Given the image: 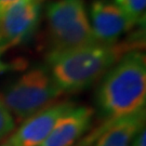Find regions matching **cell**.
Listing matches in <instances>:
<instances>
[{
    "mask_svg": "<svg viewBox=\"0 0 146 146\" xmlns=\"http://www.w3.org/2000/svg\"><path fill=\"white\" fill-rule=\"evenodd\" d=\"M15 128V120L0 98V141L11 134Z\"/></svg>",
    "mask_w": 146,
    "mask_h": 146,
    "instance_id": "cell-11",
    "label": "cell"
},
{
    "mask_svg": "<svg viewBox=\"0 0 146 146\" xmlns=\"http://www.w3.org/2000/svg\"><path fill=\"white\" fill-rule=\"evenodd\" d=\"M62 94L46 66L31 68L5 90L2 96L8 110L19 121L43 110Z\"/></svg>",
    "mask_w": 146,
    "mask_h": 146,
    "instance_id": "cell-3",
    "label": "cell"
},
{
    "mask_svg": "<svg viewBox=\"0 0 146 146\" xmlns=\"http://www.w3.org/2000/svg\"><path fill=\"white\" fill-rule=\"evenodd\" d=\"M43 0H22L0 19V40L7 49L28 41L39 26Z\"/></svg>",
    "mask_w": 146,
    "mask_h": 146,
    "instance_id": "cell-5",
    "label": "cell"
},
{
    "mask_svg": "<svg viewBox=\"0 0 146 146\" xmlns=\"http://www.w3.org/2000/svg\"><path fill=\"white\" fill-rule=\"evenodd\" d=\"M93 116L94 110L88 106H75L58 120L39 146H74L89 131Z\"/></svg>",
    "mask_w": 146,
    "mask_h": 146,
    "instance_id": "cell-9",
    "label": "cell"
},
{
    "mask_svg": "<svg viewBox=\"0 0 146 146\" xmlns=\"http://www.w3.org/2000/svg\"><path fill=\"white\" fill-rule=\"evenodd\" d=\"M3 51H0V74L5 73L7 70H9L10 69V65H8L7 63H5L2 61V58H1V54H2Z\"/></svg>",
    "mask_w": 146,
    "mask_h": 146,
    "instance_id": "cell-14",
    "label": "cell"
},
{
    "mask_svg": "<svg viewBox=\"0 0 146 146\" xmlns=\"http://www.w3.org/2000/svg\"><path fill=\"white\" fill-rule=\"evenodd\" d=\"M20 1L22 0H0V19L11 7H13Z\"/></svg>",
    "mask_w": 146,
    "mask_h": 146,
    "instance_id": "cell-13",
    "label": "cell"
},
{
    "mask_svg": "<svg viewBox=\"0 0 146 146\" xmlns=\"http://www.w3.org/2000/svg\"><path fill=\"white\" fill-rule=\"evenodd\" d=\"M144 127L145 107L114 121L103 122L77 146H87L93 141H96L94 146H131L135 134Z\"/></svg>",
    "mask_w": 146,
    "mask_h": 146,
    "instance_id": "cell-8",
    "label": "cell"
},
{
    "mask_svg": "<svg viewBox=\"0 0 146 146\" xmlns=\"http://www.w3.org/2000/svg\"><path fill=\"white\" fill-rule=\"evenodd\" d=\"M5 49H7V48L2 44V42H1V40H0V51H5Z\"/></svg>",
    "mask_w": 146,
    "mask_h": 146,
    "instance_id": "cell-15",
    "label": "cell"
},
{
    "mask_svg": "<svg viewBox=\"0 0 146 146\" xmlns=\"http://www.w3.org/2000/svg\"><path fill=\"white\" fill-rule=\"evenodd\" d=\"M146 58L142 50L125 54L101 78L95 103L104 122L145 107Z\"/></svg>",
    "mask_w": 146,
    "mask_h": 146,
    "instance_id": "cell-2",
    "label": "cell"
},
{
    "mask_svg": "<svg viewBox=\"0 0 146 146\" xmlns=\"http://www.w3.org/2000/svg\"><path fill=\"white\" fill-rule=\"evenodd\" d=\"M88 15L92 34L101 43H115L133 27L113 0H93Z\"/></svg>",
    "mask_w": 146,
    "mask_h": 146,
    "instance_id": "cell-7",
    "label": "cell"
},
{
    "mask_svg": "<svg viewBox=\"0 0 146 146\" xmlns=\"http://www.w3.org/2000/svg\"><path fill=\"white\" fill-rule=\"evenodd\" d=\"M131 146H146V130L145 127L135 134Z\"/></svg>",
    "mask_w": 146,
    "mask_h": 146,
    "instance_id": "cell-12",
    "label": "cell"
},
{
    "mask_svg": "<svg viewBox=\"0 0 146 146\" xmlns=\"http://www.w3.org/2000/svg\"><path fill=\"white\" fill-rule=\"evenodd\" d=\"M52 49H69L98 42L84 0H55L46 11Z\"/></svg>",
    "mask_w": 146,
    "mask_h": 146,
    "instance_id": "cell-4",
    "label": "cell"
},
{
    "mask_svg": "<svg viewBox=\"0 0 146 146\" xmlns=\"http://www.w3.org/2000/svg\"><path fill=\"white\" fill-rule=\"evenodd\" d=\"M0 146H9V145H8V143H7V142H5V144H2V145H0Z\"/></svg>",
    "mask_w": 146,
    "mask_h": 146,
    "instance_id": "cell-16",
    "label": "cell"
},
{
    "mask_svg": "<svg viewBox=\"0 0 146 146\" xmlns=\"http://www.w3.org/2000/svg\"><path fill=\"white\" fill-rule=\"evenodd\" d=\"M142 50L141 41L93 42L80 47L54 50L47 54V66L62 93H76L101 79L125 54Z\"/></svg>",
    "mask_w": 146,
    "mask_h": 146,
    "instance_id": "cell-1",
    "label": "cell"
},
{
    "mask_svg": "<svg viewBox=\"0 0 146 146\" xmlns=\"http://www.w3.org/2000/svg\"><path fill=\"white\" fill-rule=\"evenodd\" d=\"M76 105L73 102L53 103L28 117L7 142L9 146H39L51 133L58 121Z\"/></svg>",
    "mask_w": 146,
    "mask_h": 146,
    "instance_id": "cell-6",
    "label": "cell"
},
{
    "mask_svg": "<svg viewBox=\"0 0 146 146\" xmlns=\"http://www.w3.org/2000/svg\"><path fill=\"white\" fill-rule=\"evenodd\" d=\"M132 25L143 24L145 22L146 0H113Z\"/></svg>",
    "mask_w": 146,
    "mask_h": 146,
    "instance_id": "cell-10",
    "label": "cell"
}]
</instances>
